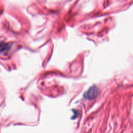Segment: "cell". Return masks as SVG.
Masks as SVG:
<instances>
[{
  "label": "cell",
  "mask_w": 133,
  "mask_h": 133,
  "mask_svg": "<svg viewBox=\"0 0 133 133\" xmlns=\"http://www.w3.org/2000/svg\"><path fill=\"white\" fill-rule=\"evenodd\" d=\"M99 92V90L98 87L94 85L91 86L84 94V96L85 98L88 100H92L95 99Z\"/></svg>",
  "instance_id": "cell-1"
},
{
  "label": "cell",
  "mask_w": 133,
  "mask_h": 133,
  "mask_svg": "<svg viewBox=\"0 0 133 133\" xmlns=\"http://www.w3.org/2000/svg\"><path fill=\"white\" fill-rule=\"evenodd\" d=\"M10 45L4 42H0V52H3L5 51L8 50L10 48Z\"/></svg>",
  "instance_id": "cell-2"
}]
</instances>
